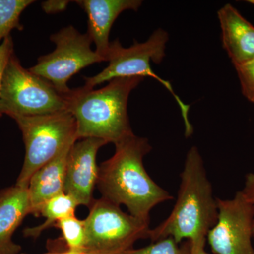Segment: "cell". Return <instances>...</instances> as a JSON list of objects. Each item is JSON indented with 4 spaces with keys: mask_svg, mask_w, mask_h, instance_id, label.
Wrapping results in <instances>:
<instances>
[{
    "mask_svg": "<svg viewBox=\"0 0 254 254\" xmlns=\"http://www.w3.org/2000/svg\"><path fill=\"white\" fill-rule=\"evenodd\" d=\"M205 244L190 245V254H208L205 250Z\"/></svg>",
    "mask_w": 254,
    "mask_h": 254,
    "instance_id": "cell-23",
    "label": "cell"
},
{
    "mask_svg": "<svg viewBox=\"0 0 254 254\" xmlns=\"http://www.w3.org/2000/svg\"><path fill=\"white\" fill-rule=\"evenodd\" d=\"M168 33L161 28L156 30L144 43H134L129 48H123L119 40L112 42L107 61L109 64L101 72L90 77H83L85 86L94 88L104 82L117 78L150 77L157 80L165 87L181 110L185 126V136L193 134V128L189 120L190 105L185 104L174 91L170 82L159 77L150 66V63L160 64L165 56Z\"/></svg>",
    "mask_w": 254,
    "mask_h": 254,
    "instance_id": "cell-4",
    "label": "cell"
},
{
    "mask_svg": "<svg viewBox=\"0 0 254 254\" xmlns=\"http://www.w3.org/2000/svg\"><path fill=\"white\" fill-rule=\"evenodd\" d=\"M242 91L247 100L254 103V60L236 66Z\"/></svg>",
    "mask_w": 254,
    "mask_h": 254,
    "instance_id": "cell-19",
    "label": "cell"
},
{
    "mask_svg": "<svg viewBox=\"0 0 254 254\" xmlns=\"http://www.w3.org/2000/svg\"><path fill=\"white\" fill-rule=\"evenodd\" d=\"M217 198L199 150L191 147L187 153L177 199L170 215L154 229L153 242L172 237L177 243L187 240L190 245L205 244L207 235L218 221Z\"/></svg>",
    "mask_w": 254,
    "mask_h": 254,
    "instance_id": "cell-2",
    "label": "cell"
},
{
    "mask_svg": "<svg viewBox=\"0 0 254 254\" xmlns=\"http://www.w3.org/2000/svg\"><path fill=\"white\" fill-rule=\"evenodd\" d=\"M67 111L65 95L49 81L23 67L15 53L10 57L1 85L0 112L10 118Z\"/></svg>",
    "mask_w": 254,
    "mask_h": 254,
    "instance_id": "cell-6",
    "label": "cell"
},
{
    "mask_svg": "<svg viewBox=\"0 0 254 254\" xmlns=\"http://www.w3.org/2000/svg\"><path fill=\"white\" fill-rule=\"evenodd\" d=\"M76 254V252H71V251H67V252H62V253H49V254Z\"/></svg>",
    "mask_w": 254,
    "mask_h": 254,
    "instance_id": "cell-24",
    "label": "cell"
},
{
    "mask_svg": "<svg viewBox=\"0 0 254 254\" xmlns=\"http://www.w3.org/2000/svg\"><path fill=\"white\" fill-rule=\"evenodd\" d=\"M218 218L207 240L215 254H254V209L242 190L231 199L217 198Z\"/></svg>",
    "mask_w": 254,
    "mask_h": 254,
    "instance_id": "cell-9",
    "label": "cell"
},
{
    "mask_svg": "<svg viewBox=\"0 0 254 254\" xmlns=\"http://www.w3.org/2000/svg\"><path fill=\"white\" fill-rule=\"evenodd\" d=\"M60 229L68 251L83 252L86 243V230L84 220H79L73 216L59 220L54 225Z\"/></svg>",
    "mask_w": 254,
    "mask_h": 254,
    "instance_id": "cell-17",
    "label": "cell"
},
{
    "mask_svg": "<svg viewBox=\"0 0 254 254\" xmlns=\"http://www.w3.org/2000/svg\"><path fill=\"white\" fill-rule=\"evenodd\" d=\"M13 119L22 133L26 148L24 163L15 185L28 189L32 176L40 168L66 145L77 141L76 122L68 111Z\"/></svg>",
    "mask_w": 254,
    "mask_h": 254,
    "instance_id": "cell-5",
    "label": "cell"
},
{
    "mask_svg": "<svg viewBox=\"0 0 254 254\" xmlns=\"http://www.w3.org/2000/svg\"><path fill=\"white\" fill-rule=\"evenodd\" d=\"M68 1H48L42 4L43 9L48 14H53L63 11L66 9Z\"/></svg>",
    "mask_w": 254,
    "mask_h": 254,
    "instance_id": "cell-22",
    "label": "cell"
},
{
    "mask_svg": "<svg viewBox=\"0 0 254 254\" xmlns=\"http://www.w3.org/2000/svg\"><path fill=\"white\" fill-rule=\"evenodd\" d=\"M108 142L95 138H86L75 142L66 162L64 193L71 195L78 205L91 206L93 193L97 185L99 167L97 153Z\"/></svg>",
    "mask_w": 254,
    "mask_h": 254,
    "instance_id": "cell-10",
    "label": "cell"
},
{
    "mask_svg": "<svg viewBox=\"0 0 254 254\" xmlns=\"http://www.w3.org/2000/svg\"><path fill=\"white\" fill-rule=\"evenodd\" d=\"M33 2V0H0V45L13 30L23 31L20 16Z\"/></svg>",
    "mask_w": 254,
    "mask_h": 254,
    "instance_id": "cell-16",
    "label": "cell"
},
{
    "mask_svg": "<svg viewBox=\"0 0 254 254\" xmlns=\"http://www.w3.org/2000/svg\"><path fill=\"white\" fill-rule=\"evenodd\" d=\"M246 198L250 202L254 209V173L247 174L245 178V187L242 190ZM253 237H254V218L253 220Z\"/></svg>",
    "mask_w": 254,
    "mask_h": 254,
    "instance_id": "cell-21",
    "label": "cell"
},
{
    "mask_svg": "<svg viewBox=\"0 0 254 254\" xmlns=\"http://www.w3.org/2000/svg\"><path fill=\"white\" fill-rule=\"evenodd\" d=\"M84 221L86 253L120 254L132 249L137 240L149 238L150 222L125 213L103 198L93 200Z\"/></svg>",
    "mask_w": 254,
    "mask_h": 254,
    "instance_id": "cell-7",
    "label": "cell"
},
{
    "mask_svg": "<svg viewBox=\"0 0 254 254\" xmlns=\"http://www.w3.org/2000/svg\"><path fill=\"white\" fill-rule=\"evenodd\" d=\"M73 144L66 145L32 176L28 187L31 215L39 217L40 210L45 203L64 193L66 162Z\"/></svg>",
    "mask_w": 254,
    "mask_h": 254,
    "instance_id": "cell-13",
    "label": "cell"
},
{
    "mask_svg": "<svg viewBox=\"0 0 254 254\" xmlns=\"http://www.w3.org/2000/svg\"><path fill=\"white\" fill-rule=\"evenodd\" d=\"M50 39L56 46L54 51L40 57L29 70L49 81L61 94L71 91L68 82L82 68L105 62L92 50L93 41L87 33L82 34L72 26L63 28Z\"/></svg>",
    "mask_w": 254,
    "mask_h": 254,
    "instance_id": "cell-8",
    "label": "cell"
},
{
    "mask_svg": "<svg viewBox=\"0 0 254 254\" xmlns=\"http://www.w3.org/2000/svg\"><path fill=\"white\" fill-rule=\"evenodd\" d=\"M75 254H90L88 253H86V252H76Z\"/></svg>",
    "mask_w": 254,
    "mask_h": 254,
    "instance_id": "cell-25",
    "label": "cell"
},
{
    "mask_svg": "<svg viewBox=\"0 0 254 254\" xmlns=\"http://www.w3.org/2000/svg\"><path fill=\"white\" fill-rule=\"evenodd\" d=\"M115 145V154L99 166L97 186L102 198L125 205L133 216L150 222V211L173 198L145 170L143 158L151 145L148 138L135 134Z\"/></svg>",
    "mask_w": 254,
    "mask_h": 254,
    "instance_id": "cell-1",
    "label": "cell"
},
{
    "mask_svg": "<svg viewBox=\"0 0 254 254\" xmlns=\"http://www.w3.org/2000/svg\"><path fill=\"white\" fill-rule=\"evenodd\" d=\"M14 53V43H13L12 38L10 36L5 38L0 45V97H1V85H2L3 75H4L5 68L10 57ZM2 115L0 112V118Z\"/></svg>",
    "mask_w": 254,
    "mask_h": 254,
    "instance_id": "cell-20",
    "label": "cell"
},
{
    "mask_svg": "<svg viewBox=\"0 0 254 254\" xmlns=\"http://www.w3.org/2000/svg\"><path fill=\"white\" fill-rule=\"evenodd\" d=\"M224 49L235 67L254 60V26L232 4L218 11Z\"/></svg>",
    "mask_w": 254,
    "mask_h": 254,
    "instance_id": "cell-12",
    "label": "cell"
},
{
    "mask_svg": "<svg viewBox=\"0 0 254 254\" xmlns=\"http://www.w3.org/2000/svg\"><path fill=\"white\" fill-rule=\"evenodd\" d=\"M76 200L71 195L62 193L45 203L40 210L39 216L46 218L42 225L34 227H28L23 230V235L26 237H39L42 232L47 229L54 227L59 220L68 217L73 216L77 208Z\"/></svg>",
    "mask_w": 254,
    "mask_h": 254,
    "instance_id": "cell-15",
    "label": "cell"
},
{
    "mask_svg": "<svg viewBox=\"0 0 254 254\" xmlns=\"http://www.w3.org/2000/svg\"><path fill=\"white\" fill-rule=\"evenodd\" d=\"M31 214L28 189L8 187L0 191V254H18L21 246L12 236L26 215Z\"/></svg>",
    "mask_w": 254,
    "mask_h": 254,
    "instance_id": "cell-14",
    "label": "cell"
},
{
    "mask_svg": "<svg viewBox=\"0 0 254 254\" xmlns=\"http://www.w3.org/2000/svg\"><path fill=\"white\" fill-rule=\"evenodd\" d=\"M144 78H117L94 89L83 86L65 95L76 122L78 140L95 138L114 144L134 134L127 113L130 93Z\"/></svg>",
    "mask_w": 254,
    "mask_h": 254,
    "instance_id": "cell-3",
    "label": "cell"
},
{
    "mask_svg": "<svg viewBox=\"0 0 254 254\" xmlns=\"http://www.w3.org/2000/svg\"><path fill=\"white\" fill-rule=\"evenodd\" d=\"M190 242L180 247L172 237H167L141 249H130L120 254H190Z\"/></svg>",
    "mask_w": 254,
    "mask_h": 254,
    "instance_id": "cell-18",
    "label": "cell"
},
{
    "mask_svg": "<svg viewBox=\"0 0 254 254\" xmlns=\"http://www.w3.org/2000/svg\"><path fill=\"white\" fill-rule=\"evenodd\" d=\"M88 16L87 34L95 46V52L107 61L109 53L110 30L121 13L137 11L141 0H79L76 1Z\"/></svg>",
    "mask_w": 254,
    "mask_h": 254,
    "instance_id": "cell-11",
    "label": "cell"
},
{
    "mask_svg": "<svg viewBox=\"0 0 254 254\" xmlns=\"http://www.w3.org/2000/svg\"><path fill=\"white\" fill-rule=\"evenodd\" d=\"M249 2L251 3V4H254V0H252V1H249Z\"/></svg>",
    "mask_w": 254,
    "mask_h": 254,
    "instance_id": "cell-26",
    "label": "cell"
}]
</instances>
